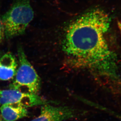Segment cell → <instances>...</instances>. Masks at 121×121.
Wrapping results in <instances>:
<instances>
[{"label":"cell","instance_id":"cell-8","mask_svg":"<svg viewBox=\"0 0 121 121\" xmlns=\"http://www.w3.org/2000/svg\"><path fill=\"white\" fill-rule=\"evenodd\" d=\"M4 30L2 23L1 17L0 15V41L3 39L4 36Z\"/></svg>","mask_w":121,"mask_h":121},{"label":"cell","instance_id":"cell-4","mask_svg":"<svg viewBox=\"0 0 121 121\" xmlns=\"http://www.w3.org/2000/svg\"><path fill=\"white\" fill-rule=\"evenodd\" d=\"M37 94L25 93L14 89L0 90V104H14L24 107H29L49 104Z\"/></svg>","mask_w":121,"mask_h":121},{"label":"cell","instance_id":"cell-1","mask_svg":"<svg viewBox=\"0 0 121 121\" xmlns=\"http://www.w3.org/2000/svg\"><path fill=\"white\" fill-rule=\"evenodd\" d=\"M111 21L108 13L95 8L85 12L68 25L62 46L72 67L117 78V56L110 47L106 37Z\"/></svg>","mask_w":121,"mask_h":121},{"label":"cell","instance_id":"cell-3","mask_svg":"<svg viewBox=\"0 0 121 121\" xmlns=\"http://www.w3.org/2000/svg\"><path fill=\"white\" fill-rule=\"evenodd\" d=\"M18 56L19 66L9 87L21 92L38 94L41 89V79L21 47L18 48Z\"/></svg>","mask_w":121,"mask_h":121},{"label":"cell","instance_id":"cell-10","mask_svg":"<svg viewBox=\"0 0 121 121\" xmlns=\"http://www.w3.org/2000/svg\"><path fill=\"white\" fill-rule=\"evenodd\" d=\"M0 121H4L3 120H2H2H0Z\"/></svg>","mask_w":121,"mask_h":121},{"label":"cell","instance_id":"cell-7","mask_svg":"<svg viewBox=\"0 0 121 121\" xmlns=\"http://www.w3.org/2000/svg\"><path fill=\"white\" fill-rule=\"evenodd\" d=\"M0 110L1 117L4 121H15L28 116L26 108L17 104L3 105Z\"/></svg>","mask_w":121,"mask_h":121},{"label":"cell","instance_id":"cell-9","mask_svg":"<svg viewBox=\"0 0 121 121\" xmlns=\"http://www.w3.org/2000/svg\"><path fill=\"white\" fill-rule=\"evenodd\" d=\"M2 120V118H1V116H0V121Z\"/></svg>","mask_w":121,"mask_h":121},{"label":"cell","instance_id":"cell-6","mask_svg":"<svg viewBox=\"0 0 121 121\" xmlns=\"http://www.w3.org/2000/svg\"><path fill=\"white\" fill-rule=\"evenodd\" d=\"M18 64L14 55L8 52L0 58V80L13 79L16 73Z\"/></svg>","mask_w":121,"mask_h":121},{"label":"cell","instance_id":"cell-2","mask_svg":"<svg viewBox=\"0 0 121 121\" xmlns=\"http://www.w3.org/2000/svg\"><path fill=\"white\" fill-rule=\"evenodd\" d=\"M34 16L31 0H13L1 17L6 37L11 39L24 34Z\"/></svg>","mask_w":121,"mask_h":121},{"label":"cell","instance_id":"cell-5","mask_svg":"<svg viewBox=\"0 0 121 121\" xmlns=\"http://www.w3.org/2000/svg\"><path fill=\"white\" fill-rule=\"evenodd\" d=\"M76 111L67 106L55 107L49 104L42 105L38 117L31 121H63L76 116Z\"/></svg>","mask_w":121,"mask_h":121}]
</instances>
